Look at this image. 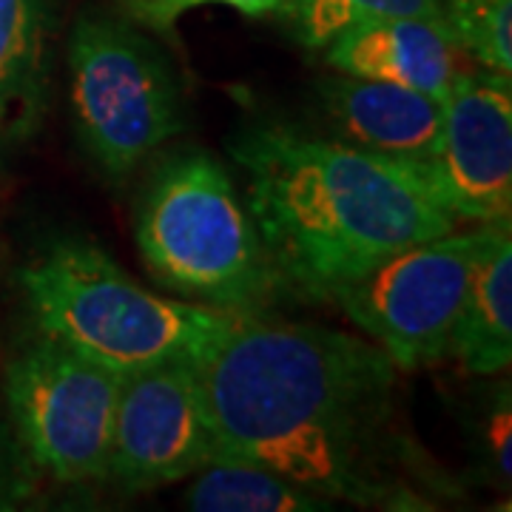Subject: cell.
Returning <instances> with one entry per match:
<instances>
[{
  "mask_svg": "<svg viewBox=\"0 0 512 512\" xmlns=\"http://www.w3.org/2000/svg\"><path fill=\"white\" fill-rule=\"evenodd\" d=\"M194 362L214 461L271 470L330 504H390L384 427L396 365L379 345L237 316Z\"/></svg>",
  "mask_w": 512,
  "mask_h": 512,
  "instance_id": "obj_1",
  "label": "cell"
},
{
  "mask_svg": "<svg viewBox=\"0 0 512 512\" xmlns=\"http://www.w3.org/2000/svg\"><path fill=\"white\" fill-rule=\"evenodd\" d=\"M231 154L279 282L313 299L458 225L424 163L285 126L245 131Z\"/></svg>",
  "mask_w": 512,
  "mask_h": 512,
  "instance_id": "obj_2",
  "label": "cell"
},
{
  "mask_svg": "<svg viewBox=\"0 0 512 512\" xmlns=\"http://www.w3.org/2000/svg\"><path fill=\"white\" fill-rule=\"evenodd\" d=\"M40 333L117 376L197 359L239 313L137 285L103 248L63 239L20 271Z\"/></svg>",
  "mask_w": 512,
  "mask_h": 512,
  "instance_id": "obj_3",
  "label": "cell"
},
{
  "mask_svg": "<svg viewBox=\"0 0 512 512\" xmlns=\"http://www.w3.org/2000/svg\"><path fill=\"white\" fill-rule=\"evenodd\" d=\"M137 245L151 276L188 302L251 316L279 285L231 174L205 151H177L154 168Z\"/></svg>",
  "mask_w": 512,
  "mask_h": 512,
  "instance_id": "obj_4",
  "label": "cell"
},
{
  "mask_svg": "<svg viewBox=\"0 0 512 512\" xmlns=\"http://www.w3.org/2000/svg\"><path fill=\"white\" fill-rule=\"evenodd\" d=\"M66 60L80 143L111 180H126L185 131L177 74L126 20L80 15Z\"/></svg>",
  "mask_w": 512,
  "mask_h": 512,
  "instance_id": "obj_5",
  "label": "cell"
},
{
  "mask_svg": "<svg viewBox=\"0 0 512 512\" xmlns=\"http://www.w3.org/2000/svg\"><path fill=\"white\" fill-rule=\"evenodd\" d=\"M498 225V222H495ZM493 225L427 239L330 293L350 322L402 370L450 359L458 313Z\"/></svg>",
  "mask_w": 512,
  "mask_h": 512,
  "instance_id": "obj_6",
  "label": "cell"
},
{
  "mask_svg": "<svg viewBox=\"0 0 512 512\" xmlns=\"http://www.w3.org/2000/svg\"><path fill=\"white\" fill-rule=\"evenodd\" d=\"M120 379L46 333L6 365L15 439L37 473L60 484L106 481Z\"/></svg>",
  "mask_w": 512,
  "mask_h": 512,
  "instance_id": "obj_7",
  "label": "cell"
},
{
  "mask_svg": "<svg viewBox=\"0 0 512 512\" xmlns=\"http://www.w3.org/2000/svg\"><path fill=\"white\" fill-rule=\"evenodd\" d=\"M214 461L194 359L143 367L120 379L106 481L126 493L177 484Z\"/></svg>",
  "mask_w": 512,
  "mask_h": 512,
  "instance_id": "obj_8",
  "label": "cell"
},
{
  "mask_svg": "<svg viewBox=\"0 0 512 512\" xmlns=\"http://www.w3.org/2000/svg\"><path fill=\"white\" fill-rule=\"evenodd\" d=\"M456 220L495 225L512 214V89L495 72H461L444 97V126L427 163Z\"/></svg>",
  "mask_w": 512,
  "mask_h": 512,
  "instance_id": "obj_9",
  "label": "cell"
},
{
  "mask_svg": "<svg viewBox=\"0 0 512 512\" xmlns=\"http://www.w3.org/2000/svg\"><path fill=\"white\" fill-rule=\"evenodd\" d=\"M316 97L339 143L424 165L439 151L444 126L441 97L342 72L319 80Z\"/></svg>",
  "mask_w": 512,
  "mask_h": 512,
  "instance_id": "obj_10",
  "label": "cell"
},
{
  "mask_svg": "<svg viewBox=\"0 0 512 512\" xmlns=\"http://www.w3.org/2000/svg\"><path fill=\"white\" fill-rule=\"evenodd\" d=\"M322 52L336 72L416 89L441 100L461 74L464 55L447 23L424 18L359 23L333 37Z\"/></svg>",
  "mask_w": 512,
  "mask_h": 512,
  "instance_id": "obj_11",
  "label": "cell"
},
{
  "mask_svg": "<svg viewBox=\"0 0 512 512\" xmlns=\"http://www.w3.org/2000/svg\"><path fill=\"white\" fill-rule=\"evenodd\" d=\"M49 0H0V148L29 140L49 103Z\"/></svg>",
  "mask_w": 512,
  "mask_h": 512,
  "instance_id": "obj_12",
  "label": "cell"
},
{
  "mask_svg": "<svg viewBox=\"0 0 512 512\" xmlns=\"http://www.w3.org/2000/svg\"><path fill=\"white\" fill-rule=\"evenodd\" d=\"M450 359L478 376H493L512 362V231L493 225L458 313Z\"/></svg>",
  "mask_w": 512,
  "mask_h": 512,
  "instance_id": "obj_13",
  "label": "cell"
},
{
  "mask_svg": "<svg viewBox=\"0 0 512 512\" xmlns=\"http://www.w3.org/2000/svg\"><path fill=\"white\" fill-rule=\"evenodd\" d=\"M185 493V507L197 512H325L333 504L296 487L271 470L242 461H211Z\"/></svg>",
  "mask_w": 512,
  "mask_h": 512,
  "instance_id": "obj_14",
  "label": "cell"
},
{
  "mask_svg": "<svg viewBox=\"0 0 512 512\" xmlns=\"http://www.w3.org/2000/svg\"><path fill=\"white\" fill-rule=\"evenodd\" d=\"M285 15L302 46L322 52L333 37L370 20L424 18L444 23V0H288Z\"/></svg>",
  "mask_w": 512,
  "mask_h": 512,
  "instance_id": "obj_15",
  "label": "cell"
},
{
  "mask_svg": "<svg viewBox=\"0 0 512 512\" xmlns=\"http://www.w3.org/2000/svg\"><path fill=\"white\" fill-rule=\"evenodd\" d=\"M444 23L464 55L510 77L512 0H444Z\"/></svg>",
  "mask_w": 512,
  "mask_h": 512,
  "instance_id": "obj_16",
  "label": "cell"
},
{
  "mask_svg": "<svg viewBox=\"0 0 512 512\" xmlns=\"http://www.w3.org/2000/svg\"><path fill=\"white\" fill-rule=\"evenodd\" d=\"M128 15L143 23L154 32H171L177 26V20L183 18L185 12L200 9V6H231L245 18H265L274 12H285L288 0H123Z\"/></svg>",
  "mask_w": 512,
  "mask_h": 512,
  "instance_id": "obj_17",
  "label": "cell"
},
{
  "mask_svg": "<svg viewBox=\"0 0 512 512\" xmlns=\"http://www.w3.org/2000/svg\"><path fill=\"white\" fill-rule=\"evenodd\" d=\"M37 467L15 436L0 427V512L18 510L37 495Z\"/></svg>",
  "mask_w": 512,
  "mask_h": 512,
  "instance_id": "obj_18",
  "label": "cell"
},
{
  "mask_svg": "<svg viewBox=\"0 0 512 512\" xmlns=\"http://www.w3.org/2000/svg\"><path fill=\"white\" fill-rule=\"evenodd\" d=\"M490 450L495 458V470L504 478H510L512 461H510V396L504 399V407H498L490 419Z\"/></svg>",
  "mask_w": 512,
  "mask_h": 512,
  "instance_id": "obj_19",
  "label": "cell"
}]
</instances>
